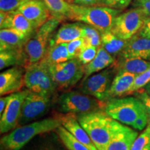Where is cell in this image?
Returning a JSON list of instances; mask_svg holds the SVG:
<instances>
[{
	"label": "cell",
	"mask_w": 150,
	"mask_h": 150,
	"mask_svg": "<svg viewBox=\"0 0 150 150\" xmlns=\"http://www.w3.org/2000/svg\"><path fill=\"white\" fill-rule=\"evenodd\" d=\"M29 38L13 29H1L0 31V51L22 50Z\"/></svg>",
	"instance_id": "cell-20"
},
{
	"label": "cell",
	"mask_w": 150,
	"mask_h": 150,
	"mask_svg": "<svg viewBox=\"0 0 150 150\" xmlns=\"http://www.w3.org/2000/svg\"><path fill=\"white\" fill-rule=\"evenodd\" d=\"M132 8H140L147 18H150V0H134Z\"/></svg>",
	"instance_id": "cell-36"
},
{
	"label": "cell",
	"mask_w": 150,
	"mask_h": 150,
	"mask_svg": "<svg viewBox=\"0 0 150 150\" xmlns=\"http://www.w3.org/2000/svg\"><path fill=\"white\" fill-rule=\"evenodd\" d=\"M134 0H101L99 5L111 8L123 10L132 3Z\"/></svg>",
	"instance_id": "cell-35"
},
{
	"label": "cell",
	"mask_w": 150,
	"mask_h": 150,
	"mask_svg": "<svg viewBox=\"0 0 150 150\" xmlns=\"http://www.w3.org/2000/svg\"><path fill=\"white\" fill-rule=\"evenodd\" d=\"M138 133L127 125L113 120L112 134L106 150H131Z\"/></svg>",
	"instance_id": "cell-13"
},
{
	"label": "cell",
	"mask_w": 150,
	"mask_h": 150,
	"mask_svg": "<svg viewBox=\"0 0 150 150\" xmlns=\"http://www.w3.org/2000/svg\"><path fill=\"white\" fill-rule=\"evenodd\" d=\"M150 143V124L147 125L144 131L138 135L133 143L131 150H144Z\"/></svg>",
	"instance_id": "cell-31"
},
{
	"label": "cell",
	"mask_w": 150,
	"mask_h": 150,
	"mask_svg": "<svg viewBox=\"0 0 150 150\" xmlns=\"http://www.w3.org/2000/svg\"><path fill=\"white\" fill-rule=\"evenodd\" d=\"M1 29H13L21 33L26 37L30 38L36 31L32 24L23 15L17 12L8 13V16L2 24Z\"/></svg>",
	"instance_id": "cell-19"
},
{
	"label": "cell",
	"mask_w": 150,
	"mask_h": 150,
	"mask_svg": "<svg viewBox=\"0 0 150 150\" xmlns=\"http://www.w3.org/2000/svg\"><path fill=\"white\" fill-rule=\"evenodd\" d=\"M59 109L66 113L84 114L100 110L105 103L95 99L81 92L70 91L60 96L58 100Z\"/></svg>",
	"instance_id": "cell-7"
},
{
	"label": "cell",
	"mask_w": 150,
	"mask_h": 150,
	"mask_svg": "<svg viewBox=\"0 0 150 150\" xmlns=\"http://www.w3.org/2000/svg\"><path fill=\"white\" fill-rule=\"evenodd\" d=\"M85 47V42L83 38H79L67 43V50L70 59L78 58Z\"/></svg>",
	"instance_id": "cell-32"
},
{
	"label": "cell",
	"mask_w": 150,
	"mask_h": 150,
	"mask_svg": "<svg viewBox=\"0 0 150 150\" xmlns=\"http://www.w3.org/2000/svg\"><path fill=\"white\" fill-rule=\"evenodd\" d=\"M101 0H74V4L80 6H94L99 4Z\"/></svg>",
	"instance_id": "cell-39"
},
{
	"label": "cell",
	"mask_w": 150,
	"mask_h": 150,
	"mask_svg": "<svg viewBox=\"0 0 150 150\" xmlns=\"http://www.w3.org/2000/svg\"><path fill=\"white\" fill-rule=\"evenodd\" d=\"M66 1H68V2H72V1H74V0H65Z\"/></svg>",
	"instance_id": "cell-43"
},
{
	"label": "cell",
	"mask_w": 150,
	"mask_h": 150,
	"mask_svg": "<svg viewBox=\"0 0 150 150\" xmlns=\"http://www.w3.org/2000/svg\"><path fill=\"white\" fill-rule=\"evenodd\" d=\"M114 70L118 72H127L138 75L150 67V61L135 58L120 57L115 63Z\"/></svg>",
	"instance_id": "cell-23"
},
{
	"label": "cell",
	"mask_w": 150,
	"mask_h": 150,
	"mask_svg": "<svg viewBox=\"0 0 150 150\" xmlns=\"http://www.w3.org/2000/svg\"><path fill=\"white\" fill-rule=\"evenodd\" d=\"M61 21V19L52 16L27 40L22 50L24 68L45 57L52 34Z\"/></svg>",
	"instance_id": "cell-3"
},
{
	"label": "cell",
	"mask_w": 150,
	"mask_h": 150,
	"mask_svg": "<svg viewBox=\"0 0 150 150\" xmlns=\"http://www.w3.org/2000/svg\"><path fill=\"white\" fill-rule=\"evenodd\" d=\"M9 99H10V95L1 97V99H0V115H2L4 111L6 108Z\"/></svg>",
	"instance_id": "cell-40"
},
{
	"label": "cell",
	"mask_w": 150,
	"mask_h": 150,
	"mask_svg": "<svg viewBox=\"0 0 150 150\" xmlns=\"http://www.w3.org/2000/svg\"><path fill=\"white\" fill-rule=\"evenodd\" d=\"M24 86L28 90L40 95L51 97L56 86L50 74V65L43 58L40 61L25 67Z\"/></svg>",
	"instance_id": "cell-6"
},
{
	"label": "cell",
	"mask_w": 150,
	"mask_h": 150,
	"mask_svg": "<svg viewBox=\"0 0 150 150\" xmlns=\"http://www.w3.org/2000/svg\"><path fill=\"white\" fill-rule=\"evenodd\" d=\"M22 50L0 51V69L3 70L13 65H23L24 56Z\"/></svg>",
	"instance_id": "cell-27"
},
{
	"label": "cell",
	"mask_w": 150,
	"mask_h": 150,
	"mask_svg": "<svg viewBox=\"0 0 150 150\" xmlns=\"http://www.w3.org/2000/svg\"><path fill=\"white\" fill-rule=\"evenodd\" d=\"M50 71L58 89L72 87L84 76V65L77 58L50 65Z\"/></svg>",
	"instance_id": "cell-8"
},
{
	"label": "cell",
	"mask_w": 150,
	"mask_h": 150,
	"mask_svg": "<svg viewBox=\"0 0 150 150\" xmlns=\"http://www.w3.org/2000/svg\"><path fill=\"white\" fill-rule=\"evenodd\" d=\"M82 38L86 47L93 46L98 48L101 46V33L91 26L83 24Z\"/></svg>",
	"instance_id": "cell-29"
},
{
	"label": "cell",
	"mask_w": 150,
	"mask_h": 150,
	"mask_svg": "<svg viewBox=\"0 0 150 150\" xmlns=\"http://www.w3.org/2000/svg\"><path fill=\"white\" fill-rule=\"evenodd\" d=\"M29 91L27 89L10 95L8 104L0 119V132L1 134L16 129L19 125L22 104Z\"/></svg>",
	"instance_id": "cell-11"
},
{
	"label": "cell",
	"mask_w": 150,
	"mask_h": 150,
	"mask_svg": "<svg viewBox=\"0 0 150 150\" xmlns=\"http://www.w3.org/2000/svg\"><path fill=\"white\" fill-rule=\"evenodd\" d=\"M52 16L61 19H68L71 13V4L65 0H42Z\"/></svg>",
	"instance_id": "cell-26"
},
{
	"label": "cell",
	"mask_w": 150,
	"mask_h": 150,
	"mask_svg": "<svg viewBox=\"0 0 150 150\" xmlns=\"http://www.w3.org/2000/svg\"><path fill=\"white\" fill-rule=\"evenodd\" d=\"M24 71L20 67L9 68L0 74V95L1 96L20 91L24 86Z\"/></svg>",
	"instance_id": "cell-16"
},
{
	"label": "cell",
	"mask_w": 150,
	"mask_h": 150,
	"mask_svg": "<svg viewBox=\"0 0 150 150\" xmlns=\"http://www.w3.org/2000/svg\"><path fill=\"white\" fill-rule=\"evenodd\" d=\"M138 33L140 36L146 38L150 37V18H147L145 20V24Z\"/></svg>",
	"instance_id": "cell-38"
},
{
	"label": "cell",
	"mask_w": 150,
	"mask_h": 150,
	"mask_svg": "<svg viewBox=\"0 0 150 150\" xmlns=\"http://www.w3.org/2000/svg\"><path fill=\"white\" fill-rule=\"evenodd\" d=\"M77 119L98 150H106L112 134L113 119L104 111L79 114Z\"/></svg>",
	"instance_id": "cell-4"
},
{
	"label": "cell",
	"mask_w": 150,
	"mask_h": 150,
	"mask_svg": "<svg viewBox=\"0 0 150 150\" xmlns=\"http://www.w3.org/2000/svg\"><path fill=\"white\" fill-rule=\"evenodd\" d=\"M62 126L61 117H52L24 125L14 129L1 138V145L7 150H20L35 136L57 129Z\"/></svg>",
	"instance_id": "cell-2"
},
{
	"label": "cell",
	"mask_w": 150,
	"mask_h": 150,
	"mask_svg": "<svg viewBox=\"0 0 150 150\" xmlns=\"http://www.w3.org/2000/svg\"><path fill=\"white\" fill-rule=\"evenodd\" d=\"M57 134L60 139L64 144V145L69 150H90L83 143L75 138V137L69 132L63 126L59 127L57 129Z\"/></svg>",
	"instance_id": "cell-28"
},
{
	"label": "cell",
	"mask_w": 150,
	"mask_h": 150,
	"mask_svg": "<svg viewBox=\"0 0 150 150\" xmlns=\"http://www.w3.org/2000/svg\"><path fill=\"white\" fill-rule=\"evenodd\" d=\"M142 90H143L145 93H147L148 95H150V81L143 88H142Z\"/></svg>",
	"instance_id": "cell-41"
},
{
	"label": "cell",
	"mask_w": 150,
	"mask_h": 150,
	"mask_svg": "<svg viewBox=\"0 0 150 150\" xmlns=\"http://www.w3.org/2000/svg\"><path fill=\"white\" fill-rule=\"evenodd\" d=\"M71 13L69 20L91 26L101 33L111 30L115 19L121 10L106 6H80L71 4Z\"/></svg>",
	"instance_id": "cell-1"
},
{
	"label": "cell",
	"mask_w": 150,
	"mask_h": 150,
	"mask_svg": "<svg viewBox=\"0 0 150 150\" xmlns=\"http://www.w3.org/2000/svg\"><path fill=\"white\" fill-rule=\"evenodd\" d=\"M62 126L71 133L75 138L83 143L90 150H98L86 131L82 127L74 113L62 116Z\"/></svg>",
	"instance_id": "cell-17"
},
{
	"label": "cell",
	"mask_w": 150,
	"mask_h": 150,
	"mask_svg": "<svg viewBox=\"0 0 150 150\" xmlns=\"http://www.w3.org/2000/svg\"><path fill=\"white\" fill-rule=\"evenodd\" d=\"M150 81V67L141 74L137 75L131 88L129 90L127 95L135 93L136 92L143 88Z\"/></svg>",
	"instance_id": "cell-30"
},
{
	"label": "cell",
	"mask_w": 150,
	"mask_h": 150,
	"mask_svg": "<svg viewBox=\"0 0 150 150\" xmlns=\"http://www.w3.org/2000/svg\"><path fill=\"white\" fill-rule=\"evenodd\" d=\"M44 59L49 65L58 64L70 60L67 50V43L50 44Z\"/></svg>",
	"instance_id": "cell-25"
},
{
	"label": "cell",
	"mask_w": 150,
	"mask_h": 150,
	"mask_svg": "<svg viewBox=\"0 0 150 150\" xmlns=\"http://www.w3.org/2000/svg\"><path fill=\"white\" fill-rule=\"evenodd\" d=\"M31 0H0V11L11 13Z\"/></svg>",
	"instance_id": "cell-33"
},
{
	"label": "cell",
	"mask_w": 150,
	"mask_h": 150,
	"mask_svg": "<svg viewBox=\"0 0 150 150\" xmlns=\"http://www.w3.org/2000/svg\"><path fill=\"white\" fill-rule=\"evenodd\" d=\"M144 150H150V143L144 149Z\"/></svg>",
	"instance_id": "cell-42"
},
{
	"label": "cell",
	"mask_w": 150,
	"mask_h": 150,
	"mask_svg": "<svg viewBox=\"0 0 150 150\" xmlns=\"http://www.w3.org/2000/svg\"><path fill=\"white\" fill-rule=\"evenodd\" d=\"M83 24H65L59 28L54 36L52 37L50 44L68 43L76 39L82 38Z\"/></svg>",
	"instance_id": "cell-21"
},
{
	"label": "cell",
	"mask_w": 150,
	"mask_h": 150,
	"mask_svg": "<svg viewBox=\"0 0 150 150\" xmlns=\"http://www.w3.org/2000/svg\"><path fill=\"white\" fill-rule=\"evenodd\" d=\"M104 111L112 119L132 127L140 115L147 113L143 103L137 97L109 99L105 103Z\"/></svg>",
	"instance_id": "cell-5"
},
{
	"label": "cell",
	"mask_w": 150,
	"mask_h": 150,
	"mask_svg": "<svg viewBox=\"0 0 150 150\" xmlns=\"http://www.w3.org/2000/svg\"><path fill=\"white\" fill-rule=\"evenodd\" d=\"M112 72L110 69L92 74L83 80L80 91L86 95L94 97L106 103L108 100V92L111 84Z\"/></svg>",
	"instance_id": "cell-10"
},
{
	"label": "cell",
	"mask_w": 150,
	"mask_h": 150,
	"mask_svg": "<svg viewBox=\"0 0 150 150\" xmlns=\"http://www.w3.org/2000/svg\"><path fill=\"white\" fill-rule=\"evenodd\" d=\"M114 56L108 53L102 46L98 47L95 58L88 64L84 65L83 79L88 78L94 73L103 70L115 63Z\"/></svg>",
	"instance_id": "cell-22"
},
{
	"label": "cell",
	"mask_w": 150,
	"mask_h": 150,
	"mask_svg": "<svg viewBox=\"0 0 150 150\" xmlns=\"http://www.w3.org/2000/svg\"><path fill=\"white\" fill-rule=\"evenodd\" d=\"M135 95L140 99L143 103L145 106L146 112H147V117H148V125L150 124V95H148L147 93H145L143 90L142 91H138L135 93Z\"/></svg>",
	"instance_id": "cell-37"
},
{
	"label": "cell",
	"mask_w": 150,
	"mask_h": 150,
	"mask_svg": "<svg viewBox=\"0 0 150 150\" xmlns=\"http://www.w3.org/2000/svg\"><path fill=\"white\" fill-rule=\"evenodd\" d=\"M50 97L29 91L22 107L19 125L21 126L40 117L50 106Z\"/></svg>",
	"instance_id": "cell-12"
},
{
	"label": "cell",
	"mask_w": 150,
	"mask_h": 150,
	"mask_svg": "<svg viewBox=\"0 0 150 150\" xmlns=\"http://www.w3.org/2000/svg\"><path fill=\"white\" fill-rule=\"evenodd\" d=\"M137 75L127 72H118L110 84L108 92V100L127 95Z\"/></svg>",
	"instance_id": "cell-18"
},
{
	"label": "cell",
	"mask_w": 150,
	"mask_h": 150,
	"mask_svg": "<svg viewBox=\"0 0 150 150\" xmlns=\"http://www.w3.org/2000/svg\"><path fill=\"white\" fill-rule=\"evenodd\" d=\"M149 38H150V37H149Z\"/></svg>",
	"instance_id": "cell-44"
},
{
	"label": "cell",
	"mask_w": 150,
	"mask_h": 150,
	"mask_svg": "<svg viewBox=\"0 0 150 150\" xmlns=\"http://www.w3.org/2000/svg\"><path fill=\"white\" fill-rule=\"evenodd\" d=\"M97 50L98 48L95 47H86L78 56L77 59L83 65L88 64L95 58L97 54Z\"/></svg>",
	"instance_id": "cell-34"
},
{
	"label": "cell",
	"mask_w": 150,
	"mask_h": 150,
	"mask_svg": "<svg viewBox=\"0 0 150 150\" xmlns=\"http://www.w3.org/2000/svg\"><path fill=\"white\" fill-rule=\"evenodd\" d=\"M120 57L135 58L150 61V38L137 33L127 41Z\"/></svg>",
	"instance_id": "cell-15"
},
{
	"label": "cell",
	"mask_w": 150,
	"mask_h": 150,
	"mask_svg": "<svg viewBox=\"0 0 150 150\" xmlns=\"http://www.w3.org/2000/svg\"><path fill=\"white\" fill-rule=\"evenodd\" d=\"M147 19L140 8H132L116 17L110 31L120 38L128 40L139 32Z\"/></svg>",
	"instance_id": "cell-9"
},
{
	"label": "cell",
	"mask_w": 150,
	"mask_h": 150,
	"mask_svg": "<svg viewBox=\"0 0 150 150\" xmlns=\"http://www.w3.org/2000/svg\"><path fill=\"white\" fill-rule=\"evenodd\" d=\"M14 12L23 15L36 30L52 16L42 0H31Z\"/></svg>",
	"instance_id": "cell-14"
},
{
	"label": "cell",
	"mask_w": 150,
	"mask_h": 150,
	"mask_svg": "<svg viewBox=\"0 0 150 150\" xmlns=\"http://www.w3.org/2000/svg\"><path fill=\"white\" fill-rule=\"evenodd\" d=\"M127 41L116 36L110 31L101 33V46L112 56L120 54Z\"/></svg>",
	"instance_id": "cell-24"
}]
</instances>
